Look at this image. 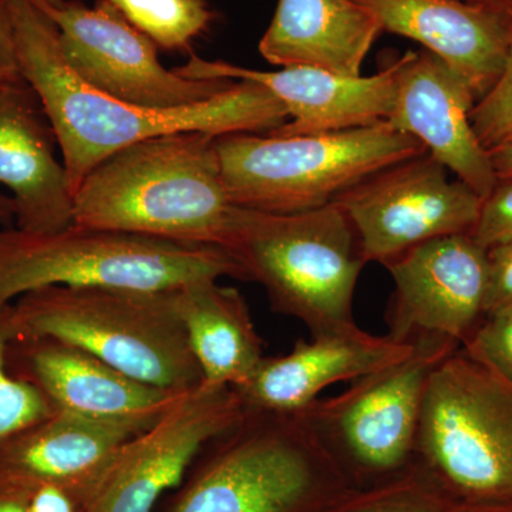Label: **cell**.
<instances>
[{"mask_svg":"<svg viewBox=\"0 0 512 512\" xmlns=\"http://www.w3.org/2000/svg\"><path fill=\"white\" fill-rule=\"evenodd\" d=\"M414 466L454 504L512 501V384L451 353L427 386Z\"/></svg>","mask_w":512,"mask_h":512,"instance_id":"ba28073f","label":"cell"},{"mask_svg":"<svg viewBox=\"0 0 512 512\" xmlns=\"http://www.w3.org/2000/svg\"><path fill=\"white\" fill-rule=\"evenodd\" d=\"M471 237L485 249L512 238V180L498 181L485 198Z\"/></svg>","mask_w":512,"mask_h":512,"instance_id":"83f0119b","label":"cell"},{"mask_svg":"<svg viewBox=\"0 0 512 512\" xmlns=\"http://www.w3.org/2000/svg\"><path fill=\"white\" fill-rule=\"evenodd\" d=\"M28 512H82V508L63 488L40 485L29 491Z\"/></svg>","mask_w":512,"mask_h":512,"instance_id":"4dcf8cb0","label":"cell"},{"mask_svg":"<svg viewBox=\"0 0 512 512\" xmlns=\"http://www.w3.org/2000/svg\"><path fill=\"white\" fill-rule=\"evenodd\" d=\"M474 5L490 6V8L508 10L512 12V0H463Z\"/></svg>","mask_w":512,"mask_h":512,"instance_id":"d590c367","label":"cell"},{"mask_svg":"<svg viewBox=\"0 0 512 512\" xmlns=\"http://www.w3.org/2000/svg\"><path fill=\"white\" fill-rule=\"evenodd\" d=\"M9 5L20 72L53 128L73 197L101 161L148 138L185 131L269 133L289 120L284 104L249 80L235 82L210 100L174 109H147L114 99L67 66L55 23L33 0H9Z\"/></svg>","mask_w":512,"mask_h":512,"instance_id":"6da1fadb","label":"cell"},{"mask_svg":"<svg viewBox=\"0 0 512 512\" xmlns=\"http://www.w3.org/2000/svg\"><path fill=\"white\" fill-rule=\"evenodd\" d=\"M218 282L202 279L174 289L175 306L202 383L239 387L264 359V339L241 292Z\"/></svg>","mask_w":512,"mask_h":512,"instance_id":"7402d4cb","label":"cell"},{"mask_svg":"<svg viewBox=\"0 0 512 512\" xmlns=\"http://www.w3.org/2000/svg\"><path fill=\"white\" fill-rule=\"evenodd\" d=\"M59 32L64 62L93 89L134 106L174 109L217 96L234 80L187 79L158 59V47L107 3L50 6L33 0Z\"/></svg>","mask_w":512,"mask_h":512,"instance_id":"7c38bea8","label":"cell"},{"mask_svg":"<svg viewBox=\"0 0 512 512\" xmlns=\"http://www.w3.org/2000/svg\"><path fill=\"white\" fill-rule=\"evenodd\" d=\"M222 278L245 281L221 248L77 224L50 234L0 227V303L46 286L161 292Z\"/></svg>","mask_w":512,"mask_h":512,"instance_id":"5b68a950","label":"cell"},{"mask_svg":"<svg viewBox=\"0 0 512 512\" xmlns=\"http://www.w3.org/2000/svg\"><path fill=\"white\" fill-rule=\"evenodd\" d=\"M164 50L190 49L214 22L208 0H101Z\"/></svg>","mask_w":512,"mask_h":512,"instance_id":"603a6c76","label":"cell"},{"mask_svg":"<svg viewBox=\"0 0 512 512\" xmlns=\"http://www.w3.org/2000/svg\"><path fill=\"white\" fill-rule=\"evenodd\" d=\"M412 350L413 343L370 335L355 326L315 336L311 342L299 339L286 355L265 356L247 382L234 389L248 409L298 412L330 384L355 382Z\"/></svg>","mask_w":512,"mask_h":512,"instance_id":"ffe728a7","label":"cell"},{"mask_svg":"<svg viewBox=\"0 0 512 512\" xmlns=\"http://www.w3.org/2000/svg\"><path fill=\"white\" fill-rule=\"evenodd\" d=\"M461 349L512 384V308L487 316Z\"/></svg>","mask_w":512,"mask_h":512,"instance_id":"4316f807","label":"cell"},{"mask_svg":"<svg viewBox=\"0 0 512 512\" xmlns=\"http://www.w3.org/2000/svg\"><path fill=\"white\" fill-rule=\"evenodd\" d=\"M386 268L394 282L387 336L397 342L443 336L464 346L487 318V249L470 234L433 239Z\"/></svg>","mask_w":512,"mask_h":512,"instance_id":"4fadbf2b","label":"cell"},{"mask_svg":"<svg viewBox=\"0 0 512 512\" xmlns=\"http://www.w3.org/2000/svg\"><path fill=\"white\" fill-rule=\"evenodd\" d=\"M13 340L49 338L131 379L181 394L202 383L173 291L46 286L10 303Z\"/></svg>","mask_w":512,"mask_h":512,"instance_id":"277c9868","label":"cell"},{"mask_svg":"<svg viewBox=\"0 0 512 512\" xmlns=\"http://www.w3.org/2000/svg\"><path fill=\"white\" fill-rule=\"evenodd\" d=\"M487 316L512 308V238L487 249Z\"/></svg>","mask_w":512,"mask_h":512,"instance_id":"f1b7e54d","label":"cell"},{"mask_svg":"<svg viewBox=\"0 0 512 512\" xmlns=\"http://www.w3.org/2000/svg\"><path fill=\"white\" fill-rule=\"evenodd\" d=\"M174 72L187 79L262 84L288 111L289 120L268 133L281 137L336 133L383 123L389 120L397 96V60L373 76L348 77L306 66L261 72L191 55Z\"/></svg>","mask_w":512,"mask_h":512,"instance_id":"5bb4252c","label":"cell"},{"mask_svg":"<svg viewBox=\"0 0 512 512\" xmlns=\"http://www.w3.org/2000/svg\"><path fill=\"white\" fill-rule=\"evenodd\" d=\"M12 340L10 303H0V444L57 412L36 387L10 373L8 348Z\"/></svg>","mask_w":512,"mask_h":512,"instance_id":"d4e9b609","label":"cell"},{"mask_svg":"<svg viewBox=\"0 0 512 512\" xmlns=\"http://www.w3.org/2000/svg\"><path fill=\"white\" fill-rule=\"evenodd\" d=\"M241 215L225 185L217 136L201 131L123 148L74 194V224L225 251Z\"/></svg>","mask_w":512,"mask_h":512,"instance_id":"7a4b0ae2","label":"cell"},{"mask_svg":"<svg viewBox=\"0 0 512 512\" xmlns=\"http://www.w3.org/2000/svg\"><path fill=\"white\" fill-rule=\"evenodd\" d=\"M412 343V352L393 365L295 412L353 488L389 483L413 470L430 377L461 348L443 336H421Z\"/></svg>","mask_w":512,"mask_h":512,"instance_id":"9c48e42d","label":"cell"},{"mask_svg":"<svg viewBox=\"0 0 512 512\" xmlns=\"http://www.w3.org/2000/svg\"><path fill=\"white\" fill-rule=\"evenodd\" d=\"M453 512H512V501L495 504H454Z\"/></svg>","mask_w":512,"mask_h":512,"instance_id":"836d02e7","label":"cell"},{"mask_svg":"<svg viewBox=\"0 0 512 512\" xmlns=\"http://www.w3.org/2000/svg\"><path fill=\"white\" fill-rule=\"evenodd\" d=\"M468 84L429 50L397 59V96L387 123L416 137L434 160L483 200L497 187L490 154L478 140Z\"/></svg>","mask_w":512,"mask_h":512,"instance_id":"9a60e30c","label":"cell"},{"mask_svg":"<svg viewBox=\"0 0 512 512\" xmlns=\"http://www.w3.org/2000/svg\"><path fill=\"white\" fill-rule=\"evenodd\" d=\"M42 103L26 80L0 89V184L13 192L15 228L50 234L74 224V197ZM59 147V146H57Z\"/></svg>","mask_w":512,"mask_h":512,"instance_id":"d6986e66","label":"cell"},{"mask_svg":"<svg viewBox=\"0 0 512 512\" xmlns=\"http://www.w3.org/2000/svg\"><path fill=\"white\" fill-rule=\"evenodd\" d=\"M471 124L485 150L512 136V23L510 49L500 79L471 111Z\"/></svg>","mask_w":512,"mask_h":512,"instance_id":"484cf974","label":"cell"},{"mask_svg":"<svg viewBox=\"0 0 512 512\" xmlns=\"http://www.w3.org/2000/svg\"><path fill=\"white\" fill-rule=\"evenodd\" d=\"M453 508V501L414 466L389 483L353 488L319 512H453Z\"/></svg>","mask_w":512,"mask_h":512,"instance_id":"cb8c5ba5","label":"cell"},{"mask_svg":"<svg viewBox=\"0 0 512 512\" xmlns=\"http://www.w3.org/2000/svg\"><path fill=\"white\" fill-rule=\"evenodd\" d=\"M36 2L46 3V5L50 6H60L63 5L66 0H36Z\"/></svg>","mask_w":512,"mask_h":512,"instance_id":"8d00e7d4","label":"cell"},{"mask_svg":"<svg viewBox=\"0 0 512 512\" xmlns=\"http://www.w3.org/2000/svg\"><path fill=\"white\" fill-rule=\"evenodd\" d=\"M22 80L12 10L9 0H0V89Z\"/></svg>","mask_w":512,"mask_h":512,"instance_id":"f546056e","label":"cell"},{"mask_svg":"<svg viewBox=\"0 0 512 512\" xmlns=\"http://www.w3.org/2000/svg\"><path fill=\"white\" fill-rule=\"evenodd\" d=\"M350 490L298 414L245 407L156 512H319Z\"/></svg>","mask_w":512,"mask_h":512,"instance_id":"3957f363","label":"cell"},{"mask_svg":"<svg viewBox=\"0 0 512 512\" xmlns=\"http://www.w3.org/2000/svg\"><path fill=\"white\" fill-rule=\"evenodd\" d=\"M383 32L416 40L470 87L477 101L500 79L512 12L463 0H355Z\"/></svg>","mask_w":512,"mask_h":512,"instance_id":"ac0fdd59","label":"cell"},{"mask_svg":"<svg viewBox=\"0 0 512 512\" xmlns=\"http://www.w3.org/2000/svg\"><path fill=\"white\" fill-rule=\"evenodd\" d=\"M8 367L13 376L36 387L57 412L154 420L178 396L131 379L96 356L55 339L12 340Z\"/></svg>","mask_w":512,"mask_h":512,"instance_id":"e0dca14e","label":"cell"},{"mask_svg":"<svg viewBox=\"0 0 512 512\" xmlns=\"http://www.w3.org/2000/svg\"><path fill=\"white\" fill-rule=\"evenodd\" d=\"M217 150L232 202L269 214L326 207L384 168L427 153L387 121L312 136L222 134Z\"/></svg>","mask_w":512,"mask_h":512,"instance_id":"52a82bcc","label":"cell"},{"mask_svg":"<svg viewBox=\"0 0 512 512\" xmlns=\"http://www.w3.org/2000/svg\"><path fill=\"white\" fill-rule=\"evenodd\" d=\"M382 32L355 0H279L259 53L282 69L306 66L357 77Z\"/></svg>","mask_w":512,"mask_h":512,"instance_id":"44dd1931","label":"cell"},{"mask_svg":"<svg viewBox=\"0 0 512 512\" xmlns=\"http://www.w3.org/2000/svg\"><path fill=\"white\" fill-rule=\"evenodd\" d=\"M498 181L512 180V136L488 150Z\"/></svg>","mask_w":512,"mask_h":512,"instance_id":"1f68e13d","label":"cell"},{"mask_svg":"<svg viewBox=\"0 0 512 512\" xmlns=\"http://www.w3.org/2000/svg\"><path fill=\"white\" fill-rule=\"evenodd\" d=\"M483 201L426 153L384 168L333 202L352 222L367 264L386 266L433 239L471 235Z\"/></svg>","mask_w":512,"mask_h":512,"instance_id":"30bf717a","label":"cell"},{"mask_svg":"<svg viewBox=\"0 0 512 512\" xmlns=\"http://www.w3.org/2000/svg\"><path fill=\"white\" fill-rule=\"evenodd\" d=\"M227 252L245 281L265 289L272 311L301 320L312 338L357 326L353 302L367 262L336 202L296 214L242 208Z\"/></svg>","mask_w":512,"mask_h":512,"instance_id":"8992f818","label":"cell"},{"mask_svg":"<svg viewBox=\"0 0 512 512\" xmlns=\"http://www.w3.org/2000/svg\"><path fill=\"white\" fill-rule=\"evenodd\" d=\"M156 420L56 412L0 444V491L56 485L82 508L119 448Z\"/></svg>","mask_w":512,"mask_h":512,"instance_id":"2e32d148","label":"cell"},{"mask_svg":"<svg viewBox=\"0 0 512 512\" xmlns=\"http://www.w3.org/2000/svg\"><path fill=\"white\" fill-rule=\"evenodd\" d=\"M15 217V201L8 195L0 194V227H13Z\"/></svg>","mask_w":512,"mask_h":512,"instance_id":"e575fe53","label":"cell"},{"mask_svg":"<svg viewBox=\"0 0 512 512\" xmlns=\"http://www.w3.org/2000/svg\"><path fill=\"white\" fill-rule=\"evenodd\" d=\"M244 410L234 387L201 383L178 394L148 429L119 448L82 512H156L204 447L237 423Z\"/></svg>","mask_w":512,"mask_h":512,"instance_id":"8fae6325","label":"cell"},{"mask_svg":"<svg viewBox=\"0 0 512 512\" xmlns=\"http://www.w3.org/2000/svg\"><path fill=\"white\" fill-rule=\"evenodd\" d=\"M29 491H0V512H28Z\"/></svg>","mask_w":512,"mask_h":512,"instance_id":"d6a6232c","label":"cell"}]
</instances>
